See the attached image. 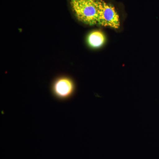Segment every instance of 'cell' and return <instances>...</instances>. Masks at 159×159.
<instances>
[{
    "instance_id": "obj_3",
    "label": "cell",
    "mask_w": 159,
    "mask_h": 159,
    "mask_svg": "<svg viewBox=\"0 0 159 159\" xmlns=\"http://www.w3.org/2000/svg\"><path fill=\"white\" fill-rule=\"evenodd\" d=\"M53 90L54 96L57 99L61 100L68 99L74 92V83L70 78L61 77L54 83Z\"/></svg>"
},
{
    "instance_id": "obj_4",
    "label": "cell",
    "mask_w": 159,
    "mask_h": 159,
    "mask_svg": "<svg viewBox=\"0 0 159 159\" xmlns=\"http://www.w3.org/2000/svg\"><path fill=\"white\" fill-rule=\"evenodd\" d=\"M87 40L90 47L97 48L101 47L105 43V35L101 31H93L89 34Z\"/></svg>"
},
{
    "instance_id": "obj_1",
    "label": "cell",
    "mask_w": 159,
    "mask_h": 159,
    "mask_svg": "<svg viewBox=\"0 0 159 159\" xmlns=\"http://www.w3.org/2000/svg\"><path fill=\"white\" fill-rule=\"evenodd\" d=\"M97 1H71L72 8L80 20L89 25L98 23Z\"/></svg>"
},
{
    "instance_id": "obj_2",
    "label": "cell",
    "mask_w": 159,
    "mask_h": 159,
    "mask_svg": "<svg viewBox=\"0 0 159 159\" xmlns=\"http://www.w3.org/2000/svg\"><path fill=\"white\" fill-rule=\"evenodd\" d=\"M98 23L101 25L118 29L120 26L119 16L112 6L102 1H97Z\"/></svg>"
},
{
    "instance_id": "obj_5",
    "label": "cell",
    "mask_w": 159,
    "mask_h": 159,
    "mask_svg": "<svg viewBox=\"0 0 159 159\" xmlns=\"http://www.w3.org/2000/svg\"><path fill=\"white\" fill-rule=\"evenodd\" d=\"M96 0H71V1H95Z\"/></svg>"
}]
</instances>
